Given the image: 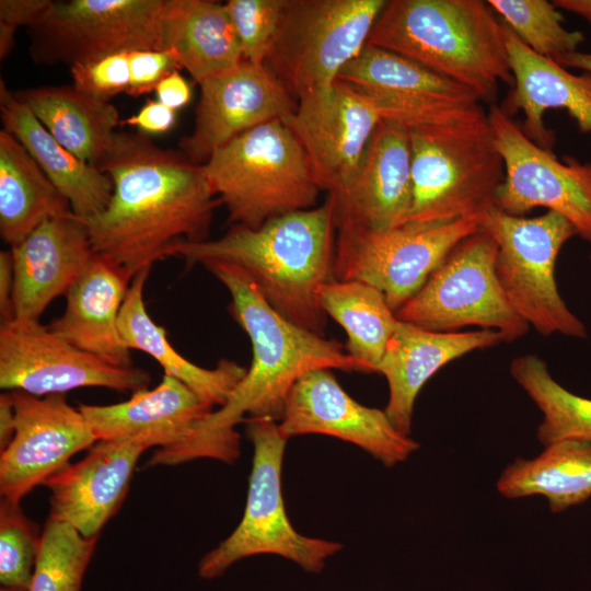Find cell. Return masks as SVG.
<instances>
[{
	"label": "cell",
	"mask_w": 591,
	"mask_h": 591,
	"mask_svg": "<svg viewBox=\"0 0 591 591\" xmlns=\"http://www.w3.org/2000/svg\"><path fill=\"white\" fill-rule=\"evenodd\" d=\"M113 183L106 208L85 219L96 254L135 276L174 256L183 243L208 240L222 205L200 165L162 149L140 131H117L100 163Z\"/></svg>",
	"instance_id": "obj_1"
},
{
	"label": "cell",
	"mask_w": 591,
	"mask_h": 591,
	"mask_svg": "<svg viewBox=\"0 0 591 591\" xmlns=\"http://www.w3.org/2000/svg\"><path fill=\"white\" fill-rule=\"evenodd\" d=\"M229 291V311L247 334L253 359L227 403L212 410L183 442L165 450L170 465L197 459L233 464L240 455L235 426L247 418L279 421L294 383L316 369L366 373L340 343L304 329L275 311L242 268L225 262L202 264Z\"/></svg>",
	"instance_id": "obj_2"
},
{
	"label": "cell",
	"mask_w": 591,
	"mask_h": 591,
	"mask_svg": "<svg viewBox=\"0 0 591 591\" xmlns=\"http://www.w3.org/2000/svg\"><path fill=\"white\" fill-rule=\"evenodd\" d=\"M336 235L327 197L318 207L273 218L257 229L231 225L216 240L183 243L174 256L187 266L225 262L242 268L275 311L325 337L327 315L317 289L335 279Z\"/></svg>",
	"instance_id": "obj_3"
},
{
	"label": "cell",
	"mask_w": 591,
	"mask_h": 591,
	"mask_svg": "<svg viewBox=\"0 0 591 591\" xmlns=\"http://www.w3.org/2000/svg\"><path fill=\"white\" fill-rule=\"evenodd\" d=\"M494 13L480 0H390L367 44L409 58L491 106L499 83H514L506 25Z\"/></svg>",
	"instance_id": "obj_4"
},
{
	"label": "cell",
	"mask_w": 591,
	"mask_h": 591,
	"mask_svg": "<svg viewBox=\"0 0 591 591\" xmlns=\"http://www.w3.org/2000/svg\"><path fill=\"white\" fill-rule=\"evenodd\" d=\"M407 132L413 186L407 223L475 219L482 225L497 208L505 179L488 113L477 103L444 121Z\"/></svg>",
	"instance_id": "obj_5"
},
{
	"label": "cell",
	"mask_w": 591,
	"mask_h": 591,
	"mask_svg": "<svg viewBox=\"0 0 591 591\" xmlns=\"http://www.w3.org/2000/svg\"><path fill=\"white\" fill-rule=\"evenodd\" d=\"M200 169L225 206L231 225L257 229L273 218L314 208L323 192L301 144L281 119L234 138Z\"/></svg>",
	"instance_id": "obj_6"
},
{
	"label": "cell",
	"mask_w": 591,
	"mask_h": 591,
	"mask_svg": "<svg viewBox=\"0 0 591 591\" xmlns=\"http://www.w3.org/2000/svg\"><path fill=\"white\" fill-rule=\"evenodd\" d=\"M246 434L254 448L245 510L235 530L198 564L204 579L220 577L236 561L262 554L287 558L310 572H321L338 542L309 537L291 524L281 491L282 461L288 437L278 421L247 418Z\"/></svg>",
	"instance_id": "obj_7"
},
{
	"label": "cell",
	"mask_w": 591,
	"mask_h": 591,
	"mask_svg": "<svg viewBox=\"0 0 591 591\" xmlns=\"http://www.w3.org/2000/svg\"><path fill=\"white\" fill-rule=\"evenodd\" d=\"M386 0H286L265 65L296 102L333 85Z\"/></svg>",
	"instance_id": "obj_8"
},
{
	"label": "cell",
	"mask_w": 591,
	"mask_h": 591,
	"mask_svg": "<svg viewBox=\"0 0 591 591\" xmlns=\"http://www.w3.org/2000/svg\"><path fill=\"white\" fill-rule=\"evenodd\" d=\"M480 228L496 241V275L513 311L542 335L584 338L586 326L568 309L555 280L556 258L577 234L575 227L554 211L524 218L497 207Z\"/></svg>",
	"instance_id": "obj_9"
},
{
	"label": "cell",
	"mask_w": 591,
	"mask_h": 591,
	"mask_svg": "<svg viewBox=\"0 0 591 591\" xmlns=\"http://www.w3.org/2000/svg\"><path fill=\"white\" fill-rule=\"evenodd\" d=\"M173 0L53 1L27 28L39 65H67L137 50H167Z\"/></svg>",
	"instance_id": "obj_10"
},
{
	"label": "cell",
	"mask_w": 591,
	"mask_h": 591,
	"mask_svg": "<svg viewBox=\"0 0 591 591\" xmlns=\"http://www.w3.org/2000/svg\"><path fill=\"white\" fill-rule=\"evenodd\" d=\"M480 229L475 219L404 224L372 231L337 225L334 275L337 280L368 283L396 312L426 283L455 246Z\"/></svg>",
	"instance_id": "obj_11"
},
{
	"label": "cell",
	"mask_w": 591,
	"mask_h": 591,
	"mask_svg": "<svg viewBox=\"0 0 591 591\" xmlns=\"http://www.w3.org/2000/svg\"><path fill=\"white\" fill-rule=\"evenodd\" d=\"M497 244L484 229L464 239L422 288L395 312L397 320L436 332L480 326L522 337L529 324L509 304L496 275Z\"/></svg>",
	"instance_id": "obj_12"
},
{
	"label": "cell",
	"mask_w": 591,
	"mask_h": 591,
	"mask_svg": "<svg viewBox=\"0 0 591 591\" xmlns=\"http://www.w3.org/2000/svg\"><path fill=\"white\" fill-rule=\"evenodd\" d=\"M488 123L505 165L497 207L520 217L536 207L547 208L565 217L591 244V162L570 155L557 159L495 104L488 112Z\"/></svg>",
	"instance_id": "obj_13"
},
{
	"label": "cell",
	"mask_w": 591,
	"mask_h": 591,
	"mask_svg": "<svg viewBox=\"0 0 591 591\" xmlns=\"http://www.w3.org/2000/svg\"><path fill=\"white\" fill-rule=\"evenodd\" d=\"M147 371L113 364L54 334L39 321L11 320L0 327V387L35 396L79 387L127 393L148 389Z\"/></svg>",
	"instance_id": "obj_14"
},
{
	"label": "cell",
	"mask_w": 591,
	"mask_h": 591,
	"mask_svg": "<svg viewBox=\"0 0 591 591\" xmlns=\"http://www.w3.org/2000/svg\"><path fill=\"white\" fill-rule=\"evenodd\" d=\"M337 80L368 97L382 121L406 131L439 124L480 102L465 86L370 44L340 71Z\"/></svg>",
	"instance_id": "obj_15"
},
{
	"label": "cell",
	"mask_w": 591,
	"mask_h": 591,
	"mask_svg": "<svg viewBox=\"0 0 591 591\" xmlns=\"http://www.w3.org/2000/svg\"><path fill=\"white\" fill-rule=\"evenodd\" d=\"M15 433L0 452L1 498L20 501L69 464L70 457L96 441L91 426L66 394L35 396L9 391Z\"/></svg>",
	"instance_id": "obj_16"
},
{
	"label": "cell",
	"mask_w": 591,
	"mask_h": 591,
	"mask_svg": "<svg viewBox=\"0 0 591 591\" xmlns=\"http://www.w3.org/2000/svg\"><path fill=\"white\" fill-rule=\"evenodd\" d=\"M283 121L301 144L322 190L337 197L349 185L382 119L368 97L337 80L299 100Z\"/></svg>",
	"instance_id": "obj_17"
},
{
	"label": "cell",
	"mask_w": 591,
	"mask_h": 591,
	"mask_svg": "<svg viewBox=\"0 0 591 591\" xmlns=\"http://www.w3.org/2000/svg\"><path fill=\"white\" fill-rule=\"evenodd\" d=\"M278 424L288 438L320 433L350 442L386 467L406 461L420 447L393 426L384 409L354 399L329 369L312 370L294 383Z\"/></svg>",
	"instance_id": "obj_18"
},
{
	"label": "cell",
	"mask_w": 591,
	"mask_h": 591,
	"mask_svg": "<svg viewBox=\"0 0 591 591\" xmlns=\"http://www.w3.org/2000/svg\"><path fill=\"white\" fill-rule=\"evenodd\" d=\"M199 86L193 130L178 141L179 152L197 165L240 135L271 120H285L297 107L265 63L243 60Z\"/></svg>",
	"instance_id": "obj_19"
},
{
	"label": "cell",
	"mask_w": 591,
	"mask_h": 591,
	"mask_svg": "<svg viewBox=\"0 0 591 591\" xmlns=\"http://www.w3.org/2000/svg\"><path fill=\"white\" fill-rule=\"evenodd\" d=\"M334 205L341 223L386 231L407 223L412 208V151L408 132L381 121L347 188Z\"/></svg>",
	"instance_id": "obj_20"
},
{
	"label": "cell",
	"mask_w": 591,
	"mask_h": 591,
	"mask_svg": "<svg viewBox=\"0 0 591 591\" xmlns=\"http://www.w3.org/2000/svg\"><path fill=\"white\" fill-rule=\"evenodd\" d=\"M10 250L13 320L24 321H39L56 298L66 296L95 255L85 221L73 212L45 220Z\"/></svg>",
	"instance_id": "obj_21"
},
{
	"label": "cell",
	"mask_w": 591,
	"mask_h": 591,
	"mask_svg": "<svg viewBox=\"0 0 591 591\" xmlns=\"http://www.w3.org/2000/svg\"><path fill=\"white\" fill-rule=\"evenodd\" d=\"M146 450L132 441L97 440L81 461L69 463L44 483L50 490L48 518L85 537H99L119 510Z\"/></svg>",
	"instance_id": "obj_22"
},
{
	"label": "cell",
	"mask_w": 591,
	"mask_h": 591,
	"mask_svg": "<svg viewBox=\"0 0 591 591\" xmlns=\"http://www.w3.org/2000/svg\"><path fill=\"white\" fill-rule=\"evenodd\" d=\"M212 407L186 384L164 374L154 389L135 392L125 402L80 404L78 408L97 440L132 441L160 449L186 440Z\"/></svg>",
	"instance_id": "obj_23"
},
{
	"label": "cell",
	"mask_w": 591,
	"mask_h": 591,
	"mask_svg": "<svg viewBox=\"0 0 591 591\" xmlns=\"http://www.w3.org/2000/svg\"><path fill=\"white\" fill-rule=\"evenodd\" d=\"M501 341L505 335L495 329L436 332L399 321L378 371L387 381L384 412L393 426L410 437L415 401L425 383L448 362Z\"/></svg>",
	"instance_id": "obj_24"
},
{
	"label": "cell",
	"mask_w": 591,
	"mask_h": 591,
	"mask_svg": "<svg viewBox=\"0 0 591 591\" xmlns=\"http://www.w3.org/2000/svg\"><path fill=\"white\" fill-rule=\"evenodd\" d=\"M506 25V24H505ZM513 86L500 106L510 117L522 111L524 134L552 150L555 135L544 124L547 109H564L583 134H591V73L573 74L553 59L533 53L506 26Z\"/></svg>",
	"instance_id": "obj_25"
},
{
	"label": "cell",
	"mask_w": 591,
	"mask_h": 591,
	"mask_svg": "<svg viewBox=\"0 0 591 591\" xmlns=\"http://www.w3.org/2000/svg\"><path fill=\"white\" fill-rule=\"evenodd\" d=\"M134 276L95 253L66 293L61 316L47 326L74 347L120 367H131L118 320Z\"/></svg>",
	"instance_id": "obj_26"
},
{
	"label": "cell",
	"mask_w": 591,
	"mask_h": 591,
	"mask_svg": "<svg viewBox=\"0 0 591 591\" xmlns=\"http://www.w3.org/2000/svg\"><path fill=\"white\" fill-rule=\"evenodd\" d=\"M0 116L3 129L25 147L68 199L77 217L85 220L106 208L113 194L108 175L58 142L3 80L0 81Z\"/></svg>",
	"instance_id": "obj_27"
},
{
	"label": "cell",
	"mask_w": 591,
	"mask_h": 591,
	"mask_svg": "<svg viewBox=\"0 0 591 591\" xmlns=\"http://www.w3.org/2000/svg\"><path fill=\"white\" fill-rule=\"evenodd\" d=\"M151 268L137 273L126 293L118 320L119 333L129 349L152 357L165 375L177 379L213 406H223L246 374V368L222 359L216 368L199 367L170 344L166 332L150 317L143 299L144 285Z\"/></svg>",
	"instance_id": "obj_28"
},
{
	"label": "cell",
	"mask_w": 591,
	"mask_h": 591,
	"mask_svg": "<svg viewBox=\"0 0 591 591\" xmlns=\"http://www.w3.org/2000/svg\"><path fill=\"white\" fill-rule=\"evenodd\" d=\"M65 148L99 167L120 126L118 109L73 85H44L13 91Z\"/></svg>",
	"instance_id": "obj_29"
},
{
	"label": "cell",
	"mask_w": 591,
	"mask_h": 591,
	"mask_svg": "<svg viewBox=\"0 0 591 591\" xmlns=\"http://www.w3.org/2000/svg\"><path fill=\"white\" fill-rule=\"evenodd\" d=\"M72 212L68 199L25 147L0 130V235L10 247L45 220Z\"/></svg>",
	"instance_id": "obj_30"
},
{
	"label": "cell",
	"mask_w": 591,
	"mask_h": 591,
	"mask_svg": "<svg viewBox=\"0 0 591 591\" xmlns=\"http://www.w3.org/2000/svg\"><path fill=\"white\" fill-rule=\"evenodd\" d=\"M496 487L508 499L543 496L552 512H561L591 497V442L563 440L544 447L533 459H515Z\"/></svg>",
	"instance_id": "obj_31"
},
{
	"label": "cell",
	"mask_w": 591,
	"mask_h": 591,
	"mask_svg": "<svg viewBox=\"0 0 591 591\" xmlns=\"http://www.w3.org/2000/svg\"><path fill=\"white\" fill-rule=\"evenodd\" d=\"M167 50L198 84L243 61L224 3L213 0H173Z\"/></svg>",
	"instance_id": "obj_32"
},
{
	"label": "cell",
	"mask_w": 591,
	"mask_h": 591,
	"mask_svg": "<svg viewBox=\"0 0 591 591\" xmlns=\"http://www.w3.org/2000/svg\"><path fill=\"white\" fill-rule=\"evenodd\" d=\"M317 298L326 315L346 332V351L366 373L378 372L399 322L382 292L361 281L333 279L317 289Z\"/></svg>",
	"instance_id": "obj_33"
},
{
	"label": "cell",
	"mask_w": 591,
	"mask_h": 591,
	"mask_svg": "<svg viewBox=\"0 0 591 591\" xmlns=\"http://www.w3.org/2000/svg\"><path fill=\"white\" fill-rule=\"evenodd\" d=\"M510 373L543 415L537 439L544 447L570 439L591 442L590 398L561 386L536 355L514 358Z\"/></svg>",
	"instance_id": "obj_34"
},
{
	"label": "cell",
	"mask_w": 591,
	"mask_h": 591,
	"mask_svg": "<svg viewBox=\"0 0 591 591\" xmlns=\"http://www.w3.org/2000/svg\"><path fill=\"white\" fill-rule=\"evenodd\" d=\"M97 538L48 518L28 591H81Z\"/></svg>",
	"instance_id": "obj_35"
},
{
	"label": "cell",
	"mask_w": 591,
	"mask_h": 591,
	"mask_svg": "<svg viewBox=\"0 0 591 591\" xmlns=\"http://www.w3.org/2000/svg\"><path fill=\"white\" fill-rule=\"evenodd\" d=\"M506 26L533 53L557 61L578 51L584 42L580 31L564 26L560 11L546 0H488Z\"/></svg>",
	"instance_id": "obj_36"
},
{
	"label": "cell",
	"mask_w": 591,
	"mask_h": 591,
	"mask_svg": "<svg viewBox=\"0 0 591 591\" xmlns=\"http://www.w3.org/2000/svg\"><path fill=\"white\" fill-rule=\"evenodd\" d=\"M42 533L23 511L20 501L0 502V582L28 591L35 570Z\"/></svg>",
	"instance_id": "obj_37"
},
{
	"label": "cell",
	"mask_w": 591,
	"mask_h": 591,
	"mask_svg": "<svg viewBox=\"0 0 591 591\" xmlns=\"http://www.w3.org/2000/svg\"><path fill=\"white\" fill-rule=\"evenodd\" d=\"M285 4L286 0H229L224 2L243 60L265 63Z\"/></svg>",
	"instance_id": "obj_38"
},
{
	"label": "cell",
	"mask_w": 591,
	"mask_h": 591,
	"mask_svg": "<svg viewBox=\"0 0 591 591\" xmlns=\"http://www.w3.org/2000/svg\"><path fill=\"white\" fill-rule=\"evenodd\" d=\"M73 86L93 97L109 101L129 86L128 53L114 54L70 67Z\"/></svg>",
	"instance_id": "obj_39"
},
{
	"label": "cell",
	"mask_w": 591,
	"mask_h": 591,
	"mask_svg": "<svg viewBox=\"0 0 591 591\" xmlns=\"http://www.w3.org/2000/svg\"><path fill=\"white\" fill-rule=\"evenodd\" d=\"M129 86L127 94L140 96L154 91L163 78L181 69L172 50H137L128 53Z\"/></svg>",
	"instance_id": "obj_40"
},
{
	"label": "cell",
	"mask_w": 591,
	"mask_h": 591,
	"mask_svg": "<svg viewBox=\"0 0 591 591\" xmlns=\"http://www.w3.org/2000/svg\"><path fill=\"white\" fill-rule=\"evenodd\" d=\"M51 0H1L0 1V58H7L14 48L15 32L21 26H32Z\"/></svg>",
	"instance_id": "obj_41"
},
{
	"label": "cell",
	"mask_w": 591,
	"mask_h": 591,
	"mask_svg": "<svg viewBox=\"0 0 591 591\" xmlns=\"http://www.w3.org/2000/svg\"><path fill=\"white\" fill-rule=\"evenodd\" d=\"M174 123L175 111L158 100H148L137 114L121 120L120 125L136 127L138 131L149 135L166 132Z\"/></svg>",
	"instance_id": "obj_42"
},
{
	"label": "cell",
	"mask_w": 591,
	"mask_h": 591,
	"mask_svg": "<svg viewBox=\"0 0 591 591\" xmlns=\"http://www.w3.org/2000/svg\"><path fill=\"white\" fill-rule=\"evenodd\" d=\"M154 91L157 100L173 111L184 107L192 99V89L178 70L163 78Z\"/></svg>",
	"instance_id": "obj_43"
},
{
	"label": "cell",
	"mask_w": 591,
	"mask_h": 591,
	"mask_svg": "<svg viewBox=\"0 0 591 591\" xmlns=\"http://www.w3.org/2000/svg\"><path fill=\"white\" fill-rule=\"evenodd\" d=\"M14 268L11 250L0 252V315L1 323L13 320Z\"/></svg>",
	"instance_id": "obj_44"
},
{
	"label": "cell",
	"mask_w": 591,
	"mask_h": 591,
	"mask_svg": "<svg viewBox=\"0 0 591 591\" xmlns=\"http://www.w3.org/2000/svg\"><path fill=\"white\" fill-rule=\"evenodd\" d=\"M15 433V410L11 393L0 395V452L12 441Z\"/></svg>",
	"instance_id": "obj_45"
},
{
	"label": "cell",
	"mask_w": 591,
	"mask_h": 591,
	"mask_svg": "<svg viewBox=\"0 0 591 591\" xmlns=\"http://www.w3.org/2000/svg\"><path fill=\"white\" fill-rule=\"evenodd\" d=\"M552 2L557 9L580 16L591 27V0H554Z\"/></svg>",
	"instance_id": "obj_46"
},
{
	"label": "cell",
	"mask_w": 591,
	"mask_h": 591,
	"mask_svg": "<svg viewBox=\"0 0 591 591\" xmlns=\"http://www.w3.org/2000/svg\"><path fill=\"white\" fill-rule=\"evenodd\" d=\"M556 62L565 68L580 69L591 73V53L575 51L559 58Z\"/></svg>",
	"instance_id": "obj_47"
},
{
	"label": "cell",
	"mask_w": 591,
	"mask_h": 591,
	"mask_svg": "<svg viewBox=\"0 0 591 591\" xmlns=\"http://www.w3.org/2000/svg\"><path fill=\"white\" fill-rule=\"evenodd\" d=\"M0 591H26V590H24L22 588H18V587L1 586Z\"/></svg>",
	"instance_id": "obj_48"
}]
</instances>
